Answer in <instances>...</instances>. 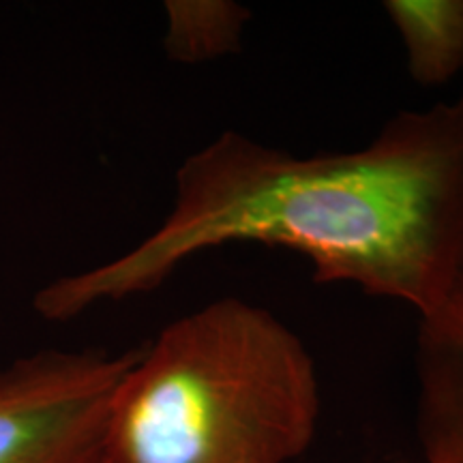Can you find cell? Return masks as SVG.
Returning a JSON list of instances; mask_svg holds the SVG:
<instances>
[{
	"label": "cell",
	"instance_id": "5",
	"mask_svg": "<svg viewBox=\"0 0 463 463\" xmlns=\"http://www.w3.org/2000/svg\"><path fill=\"white\" fill-rule=\"evenodd\" d=\"M382 7L416 84L442 86L463 71V0H386Z\"/></svg>",
	"mask_w": 463,
	"mask_h": 463
},
{
	"label": "cell",
	"instance_id": "1",
	"mask_svg": "<svg viewBox=\"0 0 463 463\" xmlns=\"http://www.w3.org/2000/svg\"><path fill=\"white\" fill-rule=\"evenodd\" d=\"M258 242L300 253L316 283L433 314L463 269V92L403 109L363 148L300 157L225 129L176 172L164 223L112 262L48 283L37 314L73 320L90 307L157 289L194 256Z\"/></svg>",
	"mask_w": 463,
	"mask_h": 463
},
{
	"label": "cell",
	"instance_id": "6",
	"mask_svg": "<svg viewBox=\"0 0 463 463\" xmlns=\"http://www.w3.org/2000/svg\"><path fill=\"white\" fill-rule=\"evenodd\" d=\"M164 50L174 62L198 65L242 50L251 11L232 0H167Z\"/></svg>",
	"mask_w": 463,
	"mask_h": 463
},
{
	"label": "cell",
	"instance_id": "4",
	"mask_svg": "<svg viewBox=\"0 0 463 463\" xmlns=\"http://www.w3.org/2000/svg\"><path fill=\"white\" fill-rule=\"evenodd\" d=\"M416 427L425 463H463V269L436 311L419 317Z\"/></svg>",
	"mask_w": 463,
	"mask_h": 463
},
{
	"label": "cell",
	"instance_id": "2",
	"mask_svg": "<svg viewBox=\"0 0 463 463\" xmlns=\"http://www.w3.org/2000/svg\"><path fill=\"white\" fill-rule=\"evenodd\" d=\"M317 420L320 382L298 335L225 297L142 347L116 391L101 463H292Z\"/></svg>",
	"mask_w": 463,
	"mask_h": 463
},
{
	"label": "cell",
	"instance_id": "3",
	"mask_svg": "<svg viewBox=\"0 0 463 463\" xmlns=\"http://www.w3.org/2000/svg\"><path fill=\"white\" fill-rule=\"evenodd\" d=\"M140 350H42L0 369V463H101L116 391Z\"/></svg>",
	"mask_w": 463,
	"mask_h": 463
}]
</instances>
